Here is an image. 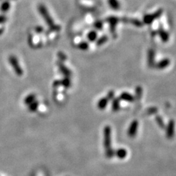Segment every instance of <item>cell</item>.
Here are the masks:
<instances>
[{
    "label": "cell",
    "mask_w": 176,
    "mask_h": 176,
    "mask_svg": "<svg viewBox=\"0 0 176 176\" xmlns=\"http://www.w3.org/2000/svg\"><path fill=\"white\" fill-rule=\"evenodd\" d=\"M38 10L41 16L45 20V22L48 25V27L50 28L51 30L58 31L60 30L61 27L59 25L55 24L54 22L52 19V18L50 16V14L48 13V9L46 8V7L43 4H40L38 7Z\"/></svg>",
    "instance_id": "cell-1"
},
{
    "label": "cell",
    "mask_w": 176,
    "mask_h": 176,
    "mask_svg": "<svg viewBox=\"0 0 176 176\" xmlns=\"http://www.w3.org/2000/svg\"><path fill=\"white\" fill-rule=\"evenodd\" d=\"M111 144V128L110 126H106L104 129V145L106 151V156L108 159L112 158L115 155Z\"/></svg>",
    "instance_id": "cell-2"
},
{
    "label": "cell",
    "mask_w": 176,
    "mask_h": 176,
    "mask_svg": "<svg viewBox=\"0 0 176 176\" xmlns=\"http://www.w3.org/2000/svg\"><path fill=\"white\" fill-rule=\"evenodd\" d=\"M175 122L173 119L168 122L166 127V137L168 139H172L174 137L175 134Z\"/></svg>",
    "instance_id": "cell-3"
},
{
    "label": "cell",
    "mask_w": 176,
    "mask_h": 176,
    "mask_svg": "<svg viewBox=\"0 0 176 176\" xmlns=\"http://www.w3.org/2000/svg\"><path fill=\"white\" fill-rule=\"evenodd\" d=\"M138 127V122L136 120L133 121L130 125L129 128L127 131V134L130 138H134L137 133V130Z\"/></svg>",
    "instance_id": "cell-4"
},
{
    "label": "cell",
    "mask_w": 176,
    "mask_h": 176,
    "mask_svg": "<svg viewBox=\"0 0 176 176\" xmlns=\"http://www.w3.org/2000/svg\"><path fill=\"white\" fill-rule=\"evenodd\" d=\"M9 61L10 63L11 64V65L13 66V68L15 70L16 73L17 74H21L22 73V70L20 69V67L18 64L17 59L15 57H14V56H10V58H9Z\"/></svg>",
    "instance_id": "cell-5"
},
{
    "label": "cell",
    "mask_w": 176,
    "mask_h": 176,
    "mask_svg": "<svg viewBox=\"0 0 176 176\" xmlns=\"http://www.w3.org/2000/svg\"><path fill=\"white\" fill-rule=\"evenodd\" d=\"M119 100H122L127 101V102L132 103L134 100V97L132 95L130 94V93L124 92V93H122L120 95V96H119Z\"/></svg>",
    "instance_id": "cell-6"
},
{
    "label": "cell",
    "mask_w": 176,
    "mask_h": 176,
    "mask_svg": "<svg viewBox=\"0 0 176 176\" xmlns=\"http://www.w3.org/2000/svg\"><path fill=\"white\" fill-rule=\"evenodd\" d=\"M115 155L117 156V157H118L119 159H123L127 157V151L125 149L120 148V149H118V150L115 152Z\"/></svg>",
    "instance_id": "cell-7"
},
{
    "label": "cell",
    "mask_w": 176,
    "mask_h": 176,
    "mask_svg": "<svg viewBox=\"0 0 176 176\" xmlns=\"http://www.w3.org/2000/svg\"><path fill=\"white\" fill-rule=\"evenodd\" d=\"M108 99L106 97H104V98L100 99L98 102V108L100 110H103L106 107L108 103Z\"/></svg>",
    "instance_id": "cell-8"
},
{
    "label": "cell",
    "mask_w": 176,
    "mask_h": 176,
    "mask_svg": "<svg viewBox=\"0 0 176 176\" xmlns=\"http://www.w3.org/2000/svg\"><path fill=\"white\" fill-rule=\"evenodd\" d=\"M120 107V100L119 99H114L112 101V109L114 112H117L119 110Z\"/></svg>",
    "instance_id": "cell-9"
},
{
    "label": "cell",
    "mask_w": 176,
    "mask_h": 176,
    "mask_svg": "<svg viewBox=\"0 0 176 176\" xmlns=\"http://www.w3.org/2000/svg\"><path fill=\"white\" fill-rule=\"evenodd\" d=\"M10 7V3L9 1H5L2 3L1 6H0V10H1L2 13H6L9 10Z\"/></svg>",
    "instance_id": "cell-10"
},
{
    "label": "cell",
    "mask_w": 176,
    "mask_h": 176,
    "mask_svg": "<svg viewBox=\"0 0 176 176\" xmlns=\"http://www.w3.org/2000/svg\"><path fill=\"white\" fill-rule=\"evenodd\" d=\"M155 120H156V122L157 124H158L159 127H160L161 129H164L166 128V126H165V124H164V121L163 118L160 117V115H157L156 118H155Z\"/></svg>",
    "instance_id": "cell-11"
},
{
    "label": "cell",
    "mask_w": 176,
    "mask_h": 176,
    "mask_svg": "<svg viewBox=\"0 0 176 176\" xmlns=\"http://www.w3.org/2000/svg\"><path fill=\"white\" fill-rule=\"evenodd\" d=\"M142 95V89L141 87H140V86H138V87L136 88V99L137 100H139L141 97Z\"/></svg>",
    "instance_id": "cell-12"
},
{
    "label": "cell",
    "mask_w": 176,
    "mask_h": 176,
    "mask_svg": "<svg viewBox=\"0 0 176 176\" xmlns=\"http://www.w3.org/2000/svg\"><path fill=\"white\" fill-rule=\"evenodd\" d=\"M158 110H157V108L155 107H151L150 108H149V109L147 110V113L149 115H152V114H156Z\"/></svg>",
    "instance_id": "cell-13"
},
{
    "label": "cell",
    "mask_w": 176,
    "mask_h": 176,
    "mask_svg": "<svg viewBox=\"0 0 176 176\" xmlns=\"http://www.w3.org/2000/svg\"><path fill=\"white\" fill-rule=\"evenodd\" d=\"M168 64V62L167 61H163L161 63H160L158 65V68L159 69H163L164 67H166Z\"/></svg>",
    "instance_id": "cell-14"
},
{
    "label": "cell",
    "mask_w": 176,
    "mask_h": 176,
    "mask_svg": "<svg viewBox=\"0 0 176 176\" xmlns=\"http://www.w3.org/2000/svg\"><path fill=\"white\" fill-rule=\"evenodd\" d=\"M106 98L108 99V100H113L114 98V92L113 91H111L109 93H108V96Z\"/></svg>",
    "instance_id": "cell-15"
},
{
    "label": "cell",
    "mask_w": 176,
    "mask_h": 176,
    "mask_svg": "<svg viewBox=\"0 0 176 176\" xmlns=\"http://www.w3.org/2000/svg\"><path fill=\"white\" fill-rule=\"evenodd\" d=\"M7 20V18L5 15H0V24H4Z\"/></svg>",
    "instance_id": "cell-16"
},
{
    "label": "cell",
    "mask_w": 176,
    "mask_h": 176,
    "mask_svg": "<svg viewBox=\"0 0 176 176\" xmlns=\"http://www.w3.org/2000/svg\"><path fill=\"white\" fill-rule=\"evenodd\" d=\"M35 31L37 33H41L43 31V28L41 26H38V27L35 28Z\"/></svg>",
    "instance_id": "cell-17"
},
{
    "label": "cell",
    "mask_w": 176,
    "mask_h": 176,
    "mask_svg": "<svg viewBox=\"0 0 176 176\" xmlns=\"http://www.w3.org/2000/svg\"><path fill=\"white\" fill-rule=\"evenodd\" d=\"M3 32V29H0V35Z\"/></svg>",
    "instance_id": "cell-18"
}]
</instances>
